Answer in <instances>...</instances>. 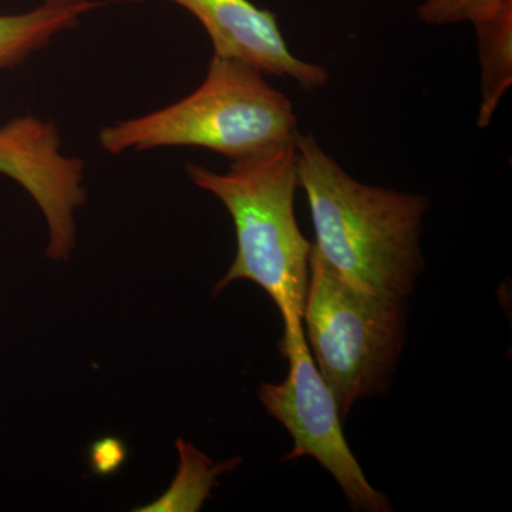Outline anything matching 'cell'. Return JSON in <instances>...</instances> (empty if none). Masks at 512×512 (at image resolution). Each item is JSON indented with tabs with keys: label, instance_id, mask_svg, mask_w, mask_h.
Returning a JSON list of instances; mask_svg holds the SVG:
<instances>
[{
	"label": "cell",
	"instance_id": "5",
	"mask_svg": "<svg viewBox=\"0 0 512 512\" xmlns=\"http://www.w3.org/2000/svg\"><path fill=\"white\" fill-rule=\"evenodd\" d=\"M285 335L279 343L289 360V373L279 384L264 383L259 400L269 416L278 420L293 439V448L282 461L313 457L335 478L355 510L392 511L384 494L367 481L342 430L338 403L320 376L309 352L302 318L284 315Z\"/></svg>",
	"mask_w": 512,
	"mask_h": 512
},
{
	"label": "cell",
	"instance_id": "8",
	"mask_svg": "<svg viewBox=\"0 0 512 512\" xmlns=\"http://www.w3.org/2000/svg\"><path fill=\"white\" fill-rule=\"evenodd\" d=\"M473 25L477 30L483 96L478 127L485 128L512 84V0Z\"/></svg>",
	"mask_w": 512,
	"mask_h": 512
},
{
	"label": "cell",
	"instance_id": "2",
	"mask_svg": "<svg viewBox=\"0 0 512 512\" xmlns=\"http://www.w3.org/2000/svg\"><path fill=\"white\" fill-rule=\"evenodd\" d=\"M185 170L227 207L237 232V256L214 293L251 281L271 296L281 316L302 318L313 245L295 217L296 138L235 160L225 174L198 164Z\"/></svg>",
	"mask_w": 512,
	"mask_h": 512
},
{
	"label": "cell",
	"instance_id": "11",
	"mask_svg": "<svg viewBox=\"0 0 512 512\" xmlns=\"http://www.w3.org/2000/svg\"><path fill=\"white\" fill-rule=\"evenodd\" d=\"M126 457V448L119 439L104 437L90 448V467L97 476H110L120 470Z\"/></svg>",
	"mask_w": 512,
	"mask_h": 512
},
{
	"label": "cell",
	"instance_id": "4",
	"mask_svg": "<svg viewBox=\"0 0 512 512\" xmlns=\"http://www.w3.org/2000/svg\"><path fill=\"white\" fill-rule=\"evenodd\" d=\"M406 318L407 298L350 284L312 247L302 319L342 421L360 399L386 392L403 352Z\"/></svg>",
	"mask_w": 512,
	"mask_h": 512
},
{
	"label": "cell",
	"instance_id": "3",
	"mask_svg": "<svg viewBox=\"0 0 512 512\" xmlns=\"http://www.w3.org/2000/svg\"><path fill=\"white\" fill-rule=\"evenodd\" d=\"M292 101L247 63L212 57L201 86L147 116L100 131L107 153L200 147L229 160L254 156L298 136Z\"/></svg>",
	"mask_w": 512,
	"mask_h": 512
},
{
	"label": "cell",
	"instance_id": "7",
	"mask_svg": "<svg viewBox=\"0 0 512 512\" xmlns=\"http://www.w3.org/2000/svg\"><path fill=\"white\" fill-rule=\"evenodd\" d=\"M103 5L93 0H43L30 12L0 16V70L19 66L57 33L76 28L83 15Z\"/></svg>",
	"mask_w": 512,
	"mask_h": 512
},
{
	"label": "cell",
	"instance_id": "6",
	"mask_svg": "<svg viewBox=\"0 0 512 512\" xmlns=\"http://www.w3.org/2000/svg\"><path fill=\"white\" fill-rule=\"evenodd\" d=\"M141 2V0H124ZM191 13L207 30L214 56L247 63L264 74L286 76L302 89L325 87L326 67L293 56L269 10L259 9L249 0H170Z\"/></svg>",
	"mask_w": 512,
	"mask_h": 512
},
{
	"label": "cell",
	"instance_id": "9",
	"mask_svg": "<svg viewBox=\"0 0 512 512\" xmlns=\"http://www.w3.org/2000/svg\"><path fill=\"white\" fill-rule=\"evenodd\" d=\"M180 453V468L171 487L154 503L144 505L134 511L170 512L200 511L205 501L210 498L211 490L218 485V476L227 473L239 464L237 460L214 464L207 456L200 453L192 444L183 439L177 440Z\"/></svg>",
	"mask_w": 512,
	"mask_h": 512
},
{
	"label": "cell",
	"instance_id": "1",
	"mask_svg": "<svg viewBox=\"0 0 512 512\" xmlns=\"http://www.w3.org/2000/svg\"><path fill=\"white\" fill-rule=\"evenodd\" d=\"M299 187L311 208L313 247L339 276L370 291L412 295L423 271L426 195L359 183L312 134L296 136Z\"/></svg>",
	"mask_w": 512,
	"mask_h": 512
},
{
	"label": "cell",
	"instance_id": "10",
	"mask_svg": "<svg viewBox=\"0 0 512 512\" xmlns=\"http://www.w3.org/2000/svg\"><path fill=\"white\" fill-rule=\"evenodd\" d=\"M508 0H426L417 9V16L427 25H454L493 15Z\"/></svg>",
	"mask_w": 512,
	"mask_h": 512
}]
</instances>
